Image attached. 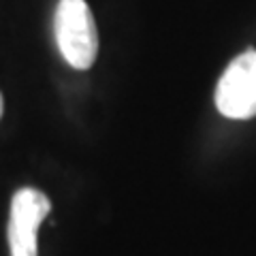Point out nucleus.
Here are the masks:
<instances>
[{
    "label": "nucleus",
    "mask_w": 256,
    "mask_h": 256,
    "mask_svg": "<svg viewBox=\"0 0 256 256\" xmlns=\"http://www.w3.org/2000/svg\"><path fill=\"white\" fill-rule=\"evenodd\" d=\"M216 107L230 120L256 116V50H248L222 73L216 88Z\"/></svg>",
    "instance_id": "2"
},
{
    "label": "nucleus",
    "mask_w": 256,
    "mask_h": 256,
    "mask_svg": "<svg viewBox=\"0 0 256 256\" xmlns=\"http://www.w3.org/2000/svg\"><path fill=\"white\" fill-rule=\"evenodd\" d=\"M2 111H4V100H2V94H0V118H2Z\"/></svg>",
    "instance_id": "4"
},
{
    "label": "nucleus",
    "mask_w": 256,
    "mask_h": 256,
    "mask_svg": "<svg viewBox=\"0 0 256 256\" xmlns=\"http://www.w3.org/2000/svg\"><path fill=\"white\" fill-rule=\"evenodd\" d=\"M50 212L52 203L41 190L22 188L15 192L6 228L11 256H36V233Z\"/></svg>",
    "instance_id": "3"
},
{
    "label": "nucleus",
    "mask_w": 256,
    "mask_h": 256,
    "mask_svg": "<svg viewBox=\"0 0 256 256\" xmlns=\"http://www.w3.org/2000/svg\"><path fill=\"white\" fill-rule=\"evenodd\" d=\"M54 30L62 58L73 68H90L98 54V32L86 0H60Z\"/></svg>",
    "instance_id": "1"
}]
</instances>
